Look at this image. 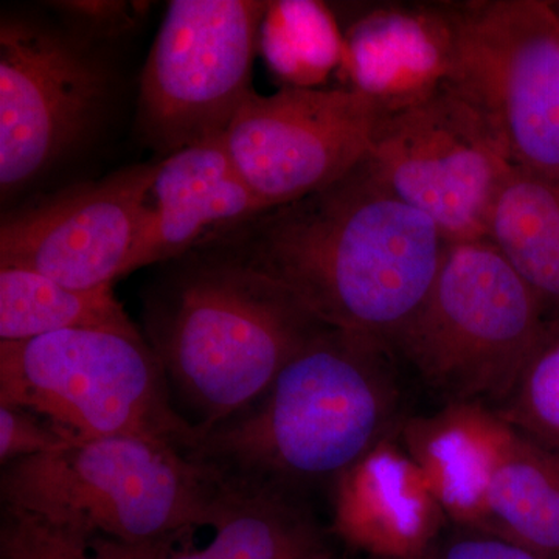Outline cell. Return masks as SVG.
<instances>
[{"mask_svg": "<svg viewBox=\"0 0 559 559\" xmlns=\"http://www.w3.org/2000/svg\"><path fill=\"white\" fill-rule=\"evenodd\" d=\"M414 559H418V558H414Z\"/></svg>", "mask_w": 559, "mask_h": 559, "instance_id": "obj_27", "label": "cell"}, {"mask_svg": "<svg viewBox=\"0 0 559 559\" xmlns=\"http://www.w3.org/2000/svg\"><path fill=\"white\" fill-rule=\"evenodd\" d=\"M488 238L536 294L547 319L559 316V182L514 167L489 221Z\"/></svg>", "mask_w": 559, "mask_h": 559, "instance_id": "obj_17", "label": "cell"}, {"mask_svg": "<svg viewBox=\"0 0 559 559\" xmlns=\"http://www.w3.org/2000/svg\"><path fill=\"white\" fill-rule=\"evenodd\" d=\"M393 349L323 326L248 411L200 432L187 455L234 488L337 480L388 436L395 417Z\"/></svg>", "mask_w": 559, "mask_h": 559, "instance_id": "obj_2", "label": "cell"}, {"mask_svg": "<svg viewBox=\"0 0 559 559\" xmlns=\"http://www.w3.org/2000/svg\"><path fill=\"white\" fill-rule=\"evenodd\" d=\"M441 513L414 459L385 440L336 480L337 533L381 559L423 557Z\"/></svg>", "mask_w": 559, "mask_h": 559, "instance_id": "obj_15", "label": "cell"}, {"mask_svg": "<svg viewBox=\"0 0 559 559\" xmlns=\"http://www.w3.org/2000/svg\"><path fill=\"white\" fill-rule=\"evenodd\" d=\"M495 409L522 436L559 452V316L546 320L510 395Z\"/></svg>", "mask_w": 559, "mask_h": 559, "instance_id": "obj_21", "label": "cell"}, {"mask_svg": "<svg viewBox=\"0 0 559 559\" xmlns=\"http://www.w3.org/2000/svg\"><path fill=\"white\" fill-rule=\"evenodd\" d=\"M100 58L69 33L25 17L0 24V190L28 186L79 148L109 95Z\"/></svg>", "mask_w": 559, "mask_h": 559, "instance_id": "obj_10", "label": "cell"}, {"mask_svg": "<svg viewBox=\"0 0 559 559\" xmlns=\"http://www.w3.org/2000/svg\"><path fill=\"white\" fill-rule=\"evenodd\" d=\"M68 330L142 336L112 285L70 288L38 272L0 267V341H28Z\"/></svg>", "mask_w": 559, "mask_h": 559, "instance_id": "obj_19", "label": "cell"}, {"mask_svg": "<svg viewBox=\"0 0 559 559\" xmlns=\"http://www.w3.org/2000/svg\"><path fill=\"white\" fill-rule=\"evenodd\" d=\"M308 559H333V557H331L330 551L323 547L322 550H319L318 554L311 555Z\"/></svg>", "mask_w": 559, "mask_h": 559, "instance_id": "obj_25", "label": "cell"}, {"mask_svg": "<svg viewBox=\"0 0 559 559\" xmlns=\"http://www.w3.org/2000/svg\"><path fill=\"white\" fill-rule=\"evenodd\" d=\"M227 487L167 441L103 437L3 466L2 506L130 544L212 527Z\"/></svg>", "mask_w": 559, "mask_h": 559, "instance_id": "obj_4", "label": "cell"}, {"mask_svg": "<svg viewBox=\"0 0 559 559\" xmlns=\"http://www.w3.org/2000/svg\"><path fill=\"white\" fill-rule=\"evenodd\" d=\"M326 326L278 283L190 252L146 294L150 347L200 432L248 411Z\"/></svg>", "mask_w": 559, "mask_h": 559, "instance_id": "obj_3", "label": "cell"}, {"mask_svg": "<svg viewBox=\"0 0 559 559\" xmlns=\"http://www.w3.org/2000/svg\"><path fill=\"white\" fill-rule=\"evenodd\" d=\"M226 487L210 543L164 559H308L323 549L311 518L289 496Z\"/></svg>", "mask_w": 559, "mask_h": 559, "instance_id": "obj_18", "label": "cell"}, {"mask_svg": "<svg viewBox=\"0 0 559 559\" xmlns=\"http://www.w3.org/2000/svg\"><path fill=\"white\" fill-rule=\"evenodd\" d=\"M380 106L353 87L250 92L224 134L250 190L278 207L347 175L369 153Z\"/></svg>", "mask_w": 559, "mask_h": 559, "instance_id": "obj_11", "label": "cell"}, {"mask_svg": "<svg viewBox=\"0 0 559 559\" xmlns=\"http://www.w3.org/2000/svg\"><path fill=\"white\" fill-rule=\"evenodd\" d=\"M444 86L484 117L514 167L559 182V13L544 0L452 3Z\"/></svg>", "mask_w": 559, "mask_h": 559, "instance_id": "obj_7", "label": "cell"}, {"mask_svg": "<svg viewBox=\"0 0 559 559\" xmlns=\"http://www.w3.org/2000/svg\"><path fill=\"white\" fill-rule=\"evenodd\" d=\"M353 90L381 112L409 108L447 83L455 47L452 3L380 5L353 21L344 38Z\"/></svg>", "mask_w": 559, "mask_h": 559, "instance_id": "obj_14", "label": "cell"}, {"mask_svg": "<svg viewBox=\"0 0 559 559\" xmlns=\"http://www.w3.org/2000/svg\"><path fill=\"white\" fill-rule=\"evenodd\" d=\"M267 210L235 167L224 135L162 157L146 193L127 275L182 259L221 231Z\"/></svg>", "mask_w": 559, "mask_h": 559, "instance_id": "obj_13", "label": "cell"}, {"mask_svg": "<svg viewBox=\"0 0 559 559\" xmlns=\"http://www.w3.org/2000/svg\"><path fill=\"white\" fill-rule=\"evenodd\" d=\"M418 559H544L524 547L484 535V533L469 532L455 536L441 546L430 547Z\"/></svg>", "mask_w": 559, "mask_h": 559, "instance_id": "obj_24", "label": "cell"}, {"mask_svg": "<svg viewBox=\"0 0 559 559\" xmlns=\"http://www.w3.org/2000/svg\"><path fill=\"white\" fill-rule=\"evenodd\" d=\"M154 173L156 164L135 165L10 213L0 226V267L70 288L114 285L127 275Z\"/></svg>", "mask_w": 559, "mask_h": 559, "instance_id": "obj_12", "label": "cell"}, {"mask_svg": "<svg viewBox=\"0 0 559 559\" xmlns=\"http://www.w3.org/2000/svg\"><path fill=\"white\" fill-rule=\"evenodd\" d=\"M178 539L130 544L2 507L0 559H164Z\"/></svg>", "mask_w": 559, "mask_h": 559, "instance_id": "obj_20", "label": "cell"}, {"mask_svg": "<svg viewBox=\"0 0 559 559\" xmlns=\"http://www.w3.org/2000/svg\"><path fill=\"white\" fill-rule=\"evenodd\" d=\"M271 9L259 0H173L140 80L139 121L164 157L226 134L252 92Z\"/></svg>", "mask_w": 559, "mask_h": 559, "instance_id": "obj_8", "label": "cell"}, {"mask_svg": "<svg viewBox=\"0 0 559 559\" xmlns=\"http://www.w3.org/2000/svg\"><path fill=\"white\" fill-rule=\"evenodd\" d=\"M546 320L543 304L495 242H450L393 352L448 403L498 407Z\"/></svg>", "mask_w": 559, "mask_h": 559, "instance_id": "obj_6", "label": "cell"}, {"mask_svg": "<svg viewBox=\"0 0 559 559\" xmlns=\"http://www.w3.org/2000/svg\"><path fill=\"white\" fill-rule=\"evenodd\" d=\"M448 245L364 159L330 186L264 210L193 252L260 272L325 325L393 349L428 296Z\"/></svg>", "mask_w": 559, "mask_h": 559, "instance_id": "obj_1", "label": "cell"}, {"mask_svg": "<svg viewBox=\"0 0 559 559\" xmlns=\"http://www.w3.org/2000/svg\"><path fill=\"white\" fill-rule=\"evenodd\" d=\"M555 3V9L558 10V13H559V2H554Z\"/></svg>", "mask_w": 559, "mask_h": 559, "instance_id": "obj_26", "label": "cell"}, {"mask_svg": "<svg viewBox=\"0 0 559 559\" xmlns=\"http://www.w3.org/2000/svg\"><path fill=\"white\" fill-rule=\"evenodd\" d=\"M0 404L33 412L69 443L138 436L187 454L200 437L173 406L167 374L148 341L119 331L0 341Z\"/></svg>", "mask_w": 559, "mask_h": 559, "instance_id": "obj_5", "label": "cell"}, {"mask_svg": "<svg viewBox=\"0 0 559 559\" xmlns=\"http://www.w3.org/2000/svg\"><path fill=\"white\" fill-rule=\"evenodd\" d=\"M271 57L278 72L293 80H318L341 60L345 47L329 11L312 2L271 3Z\"/></svg>", "mask_w": 559, "mask_h": 559, "instance_id": "obj_22", "label": "cell"}, {"mask_svg": "<svg viewBox=\"0 0 559 559\" xmlns=\"http://www.w3.org/2000/svg\"><path fill=\"white\" fill-rule=\"evenodd\" d=\"M69 441L46 419L21 407L0 404V462L2 466L61 450Z\"/></svg>", "mask_w": 559, "mask_h": 559, "instance_id": "obj_23", "label": "cell"}, {"mask_svg": "<svg viewBox=\"0 0 559 559\" xmlns=\"http://www.w3.org/2000/svg\"><path fill=\"white\" fill-rule=\"evenodd\" d=\"M466 530L559 559V452L506 421Z\"/></svg>", "mask_w": 559, "mask_h": 559, "instance_id": "obj_16", "label": "cell"}, {"mask_svg": "<svg viewBox=\"0 0 559 559\" xmlns=\"http://www.w3.org/2000/svg\"><path fill=\"white\" fill-rule=\"evenodd\" d=\"M366 160L448 242L488 238L514 168L484 117L447 86L409 108L382 112Z\"/></svg>", "mask_w": 559, "mask_h": 559, "instance_id": "obj_9", "label": "cell"}]
</instances>
